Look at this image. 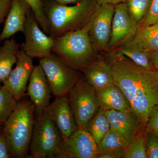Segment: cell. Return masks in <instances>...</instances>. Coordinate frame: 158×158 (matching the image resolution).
Returning a JSON list of instances; mask_svg holds the SVG:
<instances>
[{"label":"cell","mask_w":158,"mask_h":158,"mask_svg":"<svg viewBox=\"0 0 158 158\" xmlns=\"http://www.w3.org/2000/svg\"><path fill=\"white\" fill-rule=\"evenodd\" d=\"M107 61L114 83L145 126L150 112L158 104V72L143 68L116 52H109Z\"/></svg>","instance_id":"6da1fadb"},{"label":"cell","mask_w":158,"mask_h":158,"mask_svg":"<svg viewBox=\"0 0 158 158\" xmlns=\"http://www.w3.org/2000/svg\"><path fill=\"white\" fill-rule=\"evenodd\" d=\"M35 108L31 101L23 100L17 106L3 124L11 157H27L34 123Z\"/></svg>","instance_id":"7a4b0ae2"},{"label":"cell","mask_w":158,"mask_h":158,"mask_svg":"<svg viewBox=\"0 0 158 158\" xmlns=\"http://www.w3.org/2000/svg\"><path fill=\"white\" fill-rule=\"evenodd\" d=\"M97 5L96 0H81L73 6L53 1L44 5L49 35L56 37L82 29L88 24Z\"/></svg>","instance_id":"3957f363"},{"label":"cell","mask_w":158,"mask_h":158,"mask_svg":"<svg viewBox=\"0 0 158 158\" xmlns=\"http://www.w3.org/2000/svg\"><path fill=\"white\" fill-rule=\"evenodd\" d=\"M88 23L82 29L54 37L52 52L71 68L81 72L96 58L88 35Z\"/></svg>","instance_id":"277c9868"},{"label":"cell","mask_w":158,"mask_h":158,"mask_svg":"<svg viewBox=\"0 0 158 158\" xmlns=\"http://www.w3.org/2000/svg\"><path fill=\"white\" fill-rule=\"evenodd\" d=\"M30 146L32 158H55L63 141L62 134L53 122L43 113H36Z\"/></svg>","instance_id":"5b68a950"},{"label":"cell","mask_w":158,"mask_h":158,"mask_svg":"<svg viewBox=\"0 0 158 158\" xmlns=\"http://www.w3.org/2000/svg\"><path fill=\"white\" fill-rule=\"evenodd\" d=\"M39 65L45 73L52 93L56 98L69 93L81 77L79 71L66 65L53 53L40 59Z\"/></svg>","instance_id":"8992f818"},{"label":"cell","mask_w":158,"mask_h":158,"mask_svg":"<svg viewBox=\"0 0 158 158\" xmlns=\"http://www.w3.org/2000/svg\"><path fill=\"white\" fill-rule=\"evenodd\" d=\"M68 98L77 127L84 129L99 109L96 90L81 77L70 90Z\"/></svg>","instance_id":"52a82bcc"},{"label":"cell","mask_w":158,"mask_h":158,"mask_svg":"<svg viewBox=\"0 0 158 158\" xmlns=\"http://www.w3.org/2000/svg\"><path fill=\"white\" fill-rule=\"evenodd\" d=\"M114 5L98 4L88 23V35L95 52H109Z\"/></svg>","instance_id":"ba28073f"},{"label":"cell","mask_w":158,"mask_h":158,"mask_svg":"<svg viewBox=\"0 0 158 158\" xmlns=\"http://www.w3.org/2000/svg\"><path fill=\"white\" fill-rule=\"evenodd\" d=\"M25 42L21 49L32 59H43L52 52L54 37L44 32L32 10L27 15L24 31Z\"/></svg>","instance_id":"9c48e42d"},{"label":"cell","mask_w":158,"mask_h":158,"mask_svg":"<svg viewBox=\"0 0 158 158\" xmlns=\"http://www.w3.org/2000/svg\"><path fill=\"white\" fill-rule=\"evenodd\" d=\"M98 144L93 137L84 128L77 129L62 141L55 158H96Z\"/></svg>","instance_id":"30bf717a"},{"label":"cell","mask_w":158,"mask_h":158,"mask_svg":"<svg viewBox=\"0 0 158 158\" xmlns=\"http://www.w3.org/2000/svg\"><path fill=\"white\" fill-rule=\"evenodd\" d=\"M138 28V23L130 16L124 2L114 5L108 52L114 50L132 38Z\"/></svg>","instance_id":"8fae6325"},{"label":"cell","mask_w":158,"mask_h":158,"mask_svg":"<svg viewBox=\"0 0 158 158\" xmlns=\"http://www.w3.org/2000/svg\"><path fill=\"white\" fill-rule=\"evenodd\" d=\"M43 113L54 123L62 134L63 140L68 138L78 128L66 95L56 98Z\"/></svg>","instance_id":"7c38bea8"},{"label":"cell","mask_w":158,"mask_h":158,"mask_svg":"<svg viewBox=\"0 0 158 158\" xmlns=\"http://www.w3.org/2000/svg\"><path fill=\"white\" fill-rule=\"evenodd\" d=\"M15 67L12 69L9 77L3 82L15 98L19 101L24 96L28 82L34 67L33 59L21 49L17 55Z\"/></svg>","instance_id":"4fadbf2b"},{"label":"cell","mask_w":158,"mask_h":158,"mask_svg":"<svg viewBox=\"0 0 158 158\" xmlns=\"http://www.w3.org/2000/svg\"><path fill=\"white\" fill-rule=\"evenodd\" d=\"M111 129L124 139L129 144L142 128L145 127L141 119L133 111H106Z\"/></svg>","instance_id":"5bb4252c"},{"label":"cell","mask_w":158,"mask_h":158,"mask_svg":"<svg viewBox=\"0 0 158 158\" xmlns=\"http://www.w3.org/2000/svg\"><path fill=\"white\" fill-rule=\"evenodd\" d=\"M27 90L35 113H43L50 104L52 91L45 73L39 65L34 67Z\"/></svg>","instance_id":"9a60e30c"},{"label":"cell","mask_w":158,"mask_h":158,"mask_svg":"<svg viewBox=\"0 0 158 158\" xmlns=\"http://www.w3.org/2000/svg\"><path fill=\"white\" fill-rule=\"evenodd\" d=\"M31 10L25 0H11V8L0 34V42L9 39L17 32L23 33L27 15Z\"/></svg>","instance_id":"2e32d148"},{"label":"cell","mask_w":158,"mask_h":158,"mask_svg":"<svg viewBox=\"0 0 158 158\" xmlns=\"http://www.w3.org/2000/svg\"><path fill=\"white\" fill-rule=\"evenodd\" d=\"M84 77L96 90H101L115 84L111 66L108 61L95 58L82 70Z\"/></svg>","instance_id":"e0dca14e"},{"label":"cell","mask_w":158,"mask_h":158,"mask_svg":"<svg viewBox=\"0 0 158 158\" xmlns=\"http://www.w3.org/2000/svg\"><path fill=\"white\" fill-rule=\"evenodd\" d=\"M99 108L107 111H132L127 98L116 84L96 90Z\"/></svg>","instance_id":"ac0fdd59"},{"label":"cell","mask_w":158,"mask_h":158,"mask_svg":"<svg viewBox=\"0 0 158 158\" xmlns=\"http://www.w3.org/2000/svg\"><path fill=\"white\" fill-rule=\"evenodd\" d=\"M121 45L144 52L157 49L158 48V22L151 25L139 27L134 37Z\"/></svg>","instance_id":"d6986e66"},{"label":"cell","mask_w":158,"mask_h":158,"mask_svg":"<svg viewBox=\"0 0 158 158\" xmlns=\"http://www.w3.org/2000/svg\"><path fill=\"white\" fill-rule=\"evenodd\" d=\"M19 44L14 38L4 40L0 47V82H4L9 77L15 64L20 51Z\"/></svg>","instance_id":"ffe728a7"},{"label":"cell","mask_w":158,"mask_h":158,"mask_svg":"<svg viewBox=\"0 0 158 158\" xmlns=\"http://www.w3.org/2000/svg\"><path fill=\"white\" fill-rule=\"evenodd\" d=\"M128 145L121 136L110 129L98 144V153L108 155L113 158H123Z\"/></svg>","instance_id":"44dd1931"},{"label":"cell","mask_w":158,"mask_h":158,"mask_svg":"<svg viewBox=\"0 0 158 158\" xmlns=\"http://www.w3.org/2000/svg\"><path fill=\"white\" fill-rule=\"evenodd\" d=\"M84 129L93 137L97 144H99L111 129L106 111L99 108L96 115L87 123Z\"/></svg>","instance_id":"7402d4cb"},{"label":"cell","mask_w":158,"mask_h":158,"mask_svg":"<svg viewBox=\"0 0 158 158\" xmlns=\"http://www.w3.org/2000/svg\"><path fill=\"white\" fill-rule=\"evenodd\" d=\"M116 52L123 55L143 68L148 70L156 71L153 66L148 52L138 50L125 45L119 46L110 52Z\"/></svg>","instance_id":"603a6c76"},{"label":"cell","mask_w":158,"mask_h":158,"mask_svg":"<svg viewBox=\"0 0 158 158\" xmlns=\"http://www.w3.org/2000/svg\"><path fill=\"white\" fill-rule=\"evenodd\" d=\"M16 100L7 86L0 88V124L3 125L17 106Z\"/></svg>","instance_id":"cb8c5ba5"},{"label":"cell","mask_w":158,"mask_h":158,"mask_svg":"<svg viewBox=\"0 0 158 158\" xmlns=\"http://www.w3.org/2000/svg\"><path fill=\"white\" fill-rule=\"evenodd\" d=\"M152 0H126L125 4L129 14L138 23L147 15Z\"/></svg>","instance_id":"d4e9b609"},{"label":"cell","mask_w":158,"mask_h":158,"mask_svg":"<svg viewBox=\"0 0 158 158\" xmlns=\"http://www.w3.org/2000/svg\"><path fill=\"white\" fill-rule=\"evenodd\" d=\"M123 158H147L145 147V127L141 129L129 144Z\"/></svg>","instance_id":"484cf974"},{"label":"cell","mask_w":158,"mask_h":158,"mask_svg":"<svg viewBox=\"0 0 158 158\" xmlns=\"http://www.w3.org/2000/svg\"><path fill=\"white\" fill-rule=\"evenodd\" d=\"M31 6L40 28L44 33L49 35L48 21L44 11V4L42 0H25Z\"/></svg>","instance_id":"4316f807"},{"label":"cell","mask_w":158,"mask_h":158,"mask_svg":"<svg viewBox=\"0 0 158 158\" xmlns=\"http://www.w3.org/2000/svg\"><path fill=\"white\" fill-rule=\"evenodd\" d=\"M145 131V147L147 158H158V137Z\"/></svg>","instance_id":"83f0119b"},{"label":"cell","mask_w":158,"mask_h":158,"mask_svg":"<svg viewBox=\"0 0 158 158\" xmlns=\"http://www.w3.org/2000/svg\"><path fill=\"white\" fill-rule=\"evenodd\" d=\"M158 22V0H152L148 13L138 23V27L151 25Z\"/></svg>","instance_id":"f1b7e54d"},{"label":"cell","mask_w":158,"mask_h":158,"mask_svg":"<svg viewBox=\"0 0 158 158\" xmlns=\"http://www.w3.org/2000/svg\"><path fill=\"white\" fill-rule=\"evenodd\" d=\"M145 129L158 137V104L155 105L150 112Z\"/></svg>","instance_id":"f546056e"},{"label":"cell","mask_w":158,"mask_h":158,"mask_svg":"<svg viewBox=\"0 0 158 158\" xmlns=\"http://www.w3.org/2000/svg\"><path fill=\"white\" fill-rule=\"evenodd\" d=\"M10 157L6 136L2 130L0 131V158Z\"/></svg>","instance_id":"4dcf8cb0"},{"label":"cell","mask_w":158,"mask_h":158,"mask_svg":"<svg viewBox=\"0 0 158 158\" xmlns=\"http://www.w3.org/2000/svg\"><path fill=\"white\" fill-rule=\"evenodd\" d=\"M11 5V0H0V24L7 16Z\"/></svg>","instance_id":"1f68e13d"},{"label":"cell","mask_w":158,"mask_h":158,"mask_svg":"<svg viewBox=\"0 0 158 158\" xmlns=\"http://www.w3.org/2000/svg\"><path fill=\"white\" fill-rule=\"evenodd\" d=\"M148 52L154 68L158 72V48Z\"/></svg>","instance_id":"d6a6232c"},{"label":"cell","mask_w":158,"mask_h":158,"mask_svg":"<svg viewBox=\"0 0 158 158\" xmlns=\"http://www.w3.org/2000/svg\"><path fill=\"white\" fill-rule=\"evenodd\" d=\"M97 2L99 5L112 4L115 5L119 3H124L126 0H96Z\"/></svg>","instance_id":"836d02e7"},{"label":"cell","mask_w":158,"mask_h":158,"mask_svg":"<svg viewBox=\"0 0 158 158\" xmlns=\"http://www.w3.org/2000/svg\"><path fill=\"white\" fill-rule=\"evenodd\" d=\"M42 1L43 2V1H45V0H42ZM46 1H53L61 5H68L69 4L77 3L81 0H46Z\"/></svg>","instance_id":"e575fe53"},{"label":"cell","mask_w":158,"mask_h":158,"mask_svg":"<svg viewBox=\"0 0 158 158\" xmlns=\"http://www.w3.org/2000/svg\"><path fill=\"white\" fill-rule=\"evenodd\" d=\"M96 158H113L111 156L105 154L98 153L97 155Z\"/></svg>","instance_id":"d590c367"},{"label":"cell","mask_w":158,"mask_h":158,"mask_svg":"<svg viewBox=\"0 0 158 158\" xmlns=\"http://www.w3.org/2000/svg\"><path fill=\"white\" fill-rule=\"evenodd\" d=\"M2 125L0 124V129H1V127H2Z\"/></svg>","instance_id":"8d00e7d4"},{"label":"cell","mask_w":158,"mask_h":158,"mask_svg":"<svg viewBox=\"0 0 158 158\" xmlns=\"http://www.w3.org/2000/svg\"><path fill=\"white\" fill-rule=\"evenodd\" d=\"M1 87H2V86H1V82H0V88H1Z\"/></svg>","instance_id":"74e56055"}]
</instances>
